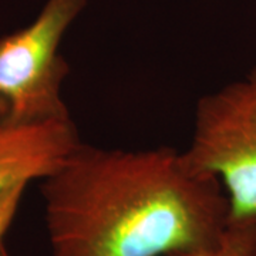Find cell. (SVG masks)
Instances as JSON below:
<instances>
[{
  "label": "cell",
  "instance_id": "6da1fadb",
  "mask_svg": "<svg viewBox=\"0 0 256 256\" xmlns=\"http://www.w3.org/2000/svg\"><path fill=\"white\" fill-rule=\"evenodd\" d=\"M50 256H166L229 225L220 182L171 146H78L42 180Z\"/></svg>",
  "mask_w": 256,
  "mask_h": 256
},
{
  "label": "cell",
  "instance_id": "7a4b0ae2",
  "mask_svg": "<svg viewBox=\"0 0 256 256\" xmlns=\"http://www.w3.org/2000/svg\"><path fill=\"white\" fill-rule=\"evenodd\" d=\"M87 4L88 0H46L32 23L0 37V122L72 120L62 92L68 63L60 47Z\"/></svg>",
  "mask_w": 256,
  "mask_h": 256
},
{
  "label": "cell",
  "instance_id": "3957f363",
  "mask_svg": "<svg viewBox=\"0 0 256 256\" xmlns=\"http://www.w3.org/2000/svg\"><path fill=\"white\" fill-rule=\"evenodd\" d=\"M184 152L220 182L229 222H256V64L198 100Z\"/></svg>",
  "mask_w": 256,
  "mask_h": 256
},
{
  "label": "cell",
  "instance_id": "277c9868",
  "mask_svg": "<svg viewBox=\"0 0 256 256\" xmlns=\"http://www.w3.org/2000/svg\"><path fill=\"white\" fill-rule=\"evenodd\" d=\"M80 141L73 120L28 126L0 122V194L16 184L44 180Z\"/></svg>",
  "mask_w": 256,
  "mask_h": 256
},
{
  "label": "cell",
  "instance_id": "5b68a950",
  "mask_svg": "<svg viewBox=\"0 0 256 256\" xmlns=\"http://www.w3.org/2000/svg\"><path fill=\"white\" fill-rule=\"evenodd\" d=\"M166 256H256V222H229L214 245L178 250Z\"/></svg>",
  "mask_w": 256,
  "mask_h": 256
},
{
  "label": "cell",
  "instance_id": "8992f818",
  "mask_svg": "<svg viewBox=\"0 0 256 256\" xmlns=\"http://www.w3.org/2000/svg\"><path fill=\"white\" fill-rule=\"evenodd\" d=\"M28 185V182L16 184L0 194V244L4 242V236L18 215Z\"/></svg>",
  "mask_w": 256,
  "mask_h": 256
},
{
  "label": "cell",
  "instance_id": "52a82bcc",
  "mask_svg": "<svg viewBox=\"0 0 256 256\" xmlns=\"http://www.w3.org/2000/svg\"><path fill=\"white\" fill-rule=\"evenodd\" d=\"M0 256H12L10 255L9 250H8L6 245H4V242H3V244H0Z\"/></svg>",
  "mask_w": 256,
  "mask_h": 256
}]
</instances>
